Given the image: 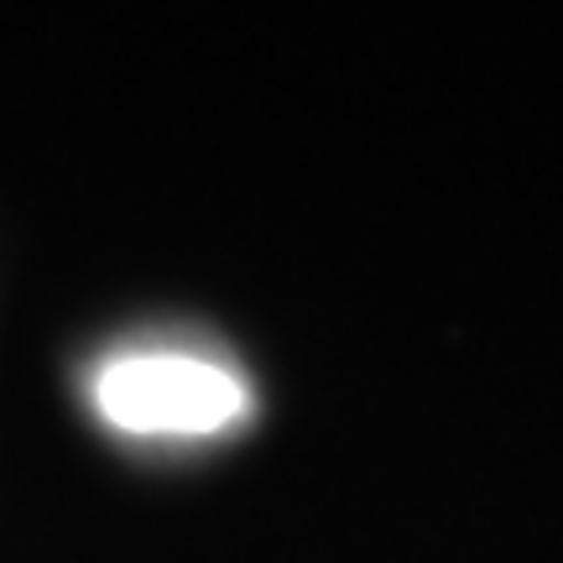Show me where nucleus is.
<instances>
[{"label": "nucleus", "instance_id": "obj_1", "mask_svg": "<svg viewBox=\"0 0 563 563\" xmlns=\"http://www.w3.org/2000/svg\"><path fill=\"white\" fill-rule=\"evenodd\" d=\"M95 407L121 433L203 439L245 418L251 391L220 361L183 350H131L95 371Z\"/></svg>", "mask_w": 563, "mask_h": 563}]
</instances>
